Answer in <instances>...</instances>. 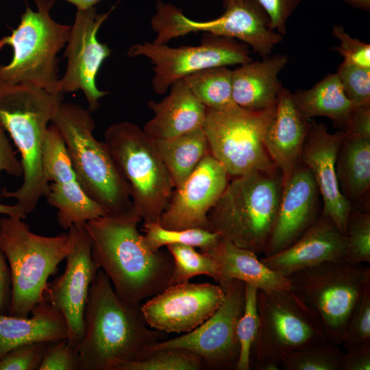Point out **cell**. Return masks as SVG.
<instances>
[{
  "mask_svg": "<svg viewBox=\"0 0 370 370\" xmlns=\"http://www.w3.org/2000/svg\"><path fill=\"white\" fill-rule=\"evenodd\" d=\"M135 211L106 214L85 225L91 240V254L123 302L137 306L169 286L174 267L168 251H153L138 225Z\"/></svg>",
  "mask_w": 370,
  "mask_h": 370,
  "instance_id": "1",
  "label": "cell"
},
{
  "mask_svg": "<svg viewBox=\"0 0 370 370\" xmlns=\"http://www.w3.org/2000/svg\"><path fill=\"white\" fill-rule=\"evenodd\" d=\"M165 339L166 333L147 324L141 304L122 301L99 269L89 290L77 370H115L121 362L144 359Z\"/></svg>",
  "mask_w": 370,
  "mask_h": 370,
  "instance_id": "2",
  "label": "cell"
},
{
  "mask_svg": "<svg viewBox=\"0 0 370 370\" xmlns=\"http://www.w3.org/2000/svg\"><path fill=\"white\" fill-rule=\"evenodd\" d=\"M62 99V95L29 84H0V123L20 152L23 169L21 186L15 190L4 189L1 197L15 199L27 215L48 191L42 162L44 143L48 124Z\"/></svg>",
  "mask_w": 370,
  "mask_h": 370,
  "instance_id": "3",
  "label": "cell"
},
{
  "mask_svg": "<svg viewBox=\"0 0 370 370\" xmlns=\"http://www.w3.org/2000/svg\"><path fill=\"white\" fill-rule=\"evenodd\" d=\"M61 134L78 182L106 214L134 211L130 186L103 141L93 136L88 109L61 101L51 121Z\"/></svg>",
  "mask_w": 370,
  "mask_h": 370,
  "instance_id": "4",
  "label": "cell"
},
{
  "mask_svg": "<svg viewBox=\"0 0 370 370\" xmlns=\"http://www.w3.org/2000/svg\"><path fill=\"white\" fill-rule=\"evenodd\" d=\"M283 188L280 171H251L234 177L208 214L210 230L239 247L264 253Z\"/></svg>",
  "mask_w": 370,
  "mask_h": 370,
  "instance_id": "5",
  "label": "cell"
},
{
  "mask_svg": "<svg viewBox=\"0 0 370 370\" xmlns=\"http://www.w3.org/2000/svg\"><path fill=\"white\" fill-rule=\"evenodd\" d=\"M71 247L69 232L41 236L32 232L22 219L0 217V249L11 274L8 314L29 315L34 306L45 298L47 280L58 272Z\"/></svg>",
  "mask_w": 370,
  "mask_h": 370,
  "instance_id": "6",
  "label": "cell"
},
{
  "mask_svg": "<svg viewBox=\"0 0 370 370\" xmlns=\"http://www.w3.org/2000/svg\"><path fill=\"white\" fill-rule=\"evenodd\" d=\"M34 1L38 10L27 4L18 27L0 39V50L8 45L13 52L8 64H0V84H29L62 95L58 91L57 55L67 43L71 26L50 16L54 0Z\"/></svg>",
  "mask_w": 370,
  "mask_h": 370,
  "instance_id": "7",
  "label": "cell"
},
{
  "mask_svg": "<svg viewBox=\"0 0 370 370\" xmlns=\"http://www.w3.org/2000/svg\"><path fill=\"white\" fill-rule=\"evenodd\" d=\"M103 142L130 186L134 211L144 222H159L175 186L153 140L121 121L106 129Z\"/></svg>",
  "mask_w": 370,
  "mask_h": 370,
  "instance_id": "8",
  "label": "cell"
},
{
  "mask_svg": "<svg viewBox=\"0 0 370 370\" xmlns=\"http://www.w3.org/2000/svg\"><path fill=\"white\" fill-rule=\"evenodd\" d=\"M288 278L292 291L319 318L328 341L341 345L354 308L370 288V267L329 261L297 271Z\"/></svg>",
  "mask_w": 370,
  "mask_h": 370,
  "instance_id": "9",
  "label": "cell"
},
{
  "mask_svg": "<svg viewBox=\"0 0 370 370\" xmlns=\"http://www.w3.org/2000/svg\"><path fill=\"white\" fill-rule=\"evenodd\" d=\"M259 325L253 352L255 369L279 370L283 354L328 341L311 308L295 292L258 289Z\"/></svg>",
  "mask_w": 370,
  "mask_h": 370,
  "instance_id": "10",
  "label": "cell"
},
{
  "mask_svg": "<svg viewBox=\"0 0 370 370\" xmlns=\"http://www.w3.org/2000/svg\"><path fill=\"white\" fill-rule=\"evenodd\" d=\"M223 8L219 17L198 21L186 16L173 4L158 1L151 20V28L156 34L153 42L166 44L189 33L205 32L234 38L264 58L282 41L283 36L271 28L268 15L255 0H224Z\"/></svg>",
  "mask_w": 370,
  "mask_h": 370,
  "instance_id": "11",
  "label": "cell"
},
{
  "mask_svg": "<svg viewBox=\"0 0 370 370\" xmlns=\"http://www.w3.org/2000/svg\"><path fill=\"white\" fill-rule=\"evenodd\" d=\"M276 103L262 110L241 107L230 111L207 108L204 130L210 153L236 177L251 171H280L264 145V136Z\"/></svg>",
  "mask_w": 370,
  "mask_h": 370,
  "instance_id": "12",
  "label": "cell"
},
{
  "mask_svg": "<svg viewBox=\"0 0 370 370\" xmlns=\"http://www.w3.org/2000/svg\"><path fill=\"white\" fill-rule=\"evenodd\" d=\"M201 41L199 45L179 47L146 41L131 46L127 55L150 60L154 72L151 86L159 95L175 82L198 71L252 61L249 47L234 38L207 34Z\"/></svg>",
  "mask_w": 370,
  "mask_h": 370,
  "instance_id": "13",
  "label": "cell"
},
{
  "mask_svg": "<svg viewBox=\"0 0 370 370\" xmlns=\"http://www.w3.org/2000/svg\"><path fill=\"white\" fill-rule=\"evenodd\" d=\"M245 288V282L230 280L223 288L225 297L221 305L210 317L190 332L156 343L149 352L181 347L197 354L203 369H235L240 352L236 325L244 308Z\"/></svg>",
  "mask_w": 370,
  "mask_h": 370,
  "instance_id": "14",
  "label": "cell"
},
{
  "mask_svg": "<svg viewBox=\"0 0 370 370\" xmlns=\"http://www.w3.org/2000/svg\"><path fill=\"white\" fill-rule=\"evenodd\" d=\"M71 241L64 273L48 283L45 295L64 316L69 345L78 352L84 334V312L90 286L99 267L91 254V240L85 223L69 229Z\"/></svg>",
  "mask_w": 370,
  "mask_h": 370,
  "instance_id": "15",
  "label": "cell"
},
{
  "mask_svg": "<svg viewBox=\"0 0 370 370\" xmlns=\"http://www.w3.org/2000/svg\"><path fill=\"white\" fill-rule=\"evenodd\" d=\"M113 8L103 14H97L95 7L77 10L64 51L67 66L59 79V93L82 90L90 112L97 110L99 99L109 94L99 90L96 83L101 66L112 52L107 44L98 40L97 32Z\"/></svg>",
  "mask_w": 370,
  "mask_h": 370,
  "instance_id": "16",
  "label": "cell"
},
{
  "mask_svg": "<svg viewBox=\"0 0 370 370\" xmlns=\"http://www.w3.org/2000/svg\"><path fill=\"white\" fill-rule=\"evenodd\" d=\"M225 291L219 284L170 285L141 304L147 324L166 334L186 333L210 317L221 305Z\"/></svg>",
  "mask_w": 370,
  "mask_h": 370,
  "instance_id": "17",
  "label": "cell"
},
{
  "mask_svg": "<svg viewBox=\"0 0 370 370\" xmlns=\"http://www.w3.org/2000/svg\"><path fill=\"white\" fill-rule=\"evenodd\" d=\"M43 170L49 183L45 195L57 210V221L64 230L106 214L84 191L73 168L65 143L56 126L49 125L43 148Z\"/></svg>",
  "mask_w": 370,
  "mask_h": 370,
  "instance_id": "18",
  "label": "cell"
},
{
  "mask_svg": "<svg viewBox=\"0 0 370 370\" xmlns=\"http://www.w3.org/2000/svg\"><path fill=\"white\" fill-rule=\"evenodd\" d=\"M225 167L210 153L175 187L159 223L164 228L210 230L208 214L229 183Z\"/></svg>",
  "mask_w": 370,
  "mask_h": 370,
  "instance_id": "19",
  "label": "cell"
},
{
  "mask_svg": "<svg viewBox=\"0 0 370 370\" xmlns=\"http://www.w3.org/2000/svg\"><path fill=\"white\" fill-rule=\"evenodd\" d=\"M343 131L328 132L322 123H309L299 161L312 173L322 199L321 214L330 218L345 234L352 204L340 191L336 173V159Z\"/></svg>",
  "mask_w": 370,
  "mask_h": 370,
  "instance_id": "20",
  "label": "cell"
},
{
  "mask_svg": "<svg viewBox=\"0 0 370 370\" xmlns=\"http://www.w3.org/2000/svg\"><path fill=\"white\" fill-rule=\"evenodd\" d=\"M319 190L310 170L300 161L284 186L277 219L264 251L276 254L297 241L317 220Z\"/></svg>",
  "mask_w": 370,
  "mask_h": 370,
  "instance_id": "21",
  "label": "cell"
},
{
  "mask_svg": "<svg viewBox=\"0 0 370 370\" xmlns=\"http://www.w3.org/2000/svg\"><path fill=\"white\" fill-rule=\"evenodd\" d=\"M346 241L333 221L321 214L317 220L291 245L260 258L267 267L288 277L324 262H345Z\"/></svg>",
  "mask_w": 370,
  "mask_h": 370,
  "instance_id": "22",
  "label": "cell"
},
{
  "mask_svg": "<svg viewBox=\"0 0 370 370\" xmlns=\"http://www.w3.org/2000/svg\"><path fill=\"white\" fill-rule=\"evenodd\" d=\"M309 123L297 108L293 93L283 87L264 136L265 147L282 176L283 186L299 162Z\"/></svg>",
  "mask_w": 370,
  "mask_h": 370,
  "instance_id": "23",
  "label": "cell"
},
{
  "mask_svg": "<svg viewBox=\"0 0 370 370\" xmlns=\"http://www.w3.org/2000/svg\"><path fill=\"white\" fill-rule=\"evenodd\" d=\"M147 106L154 116L143 129L153 140L171 138L204 127L207 108L183 79L173 83L163 99L150 100Z\"/></svg>",
  "mask_w": 370,
  "mask_h": 370,
  "instance_id": "24",
  "label": "cell"
},
{
  "mask_svg": "<svg viewBox=\"0 0 370 370\" xmlns=\"http://www.w3.org/2000/svg\"><path fill=\"white\" fill-rule=\"evenodd\" d=\"M288 56L275 54L262 61L253 60L232 71V97L237 106L259 111L274 105L283 88L278 78Z\"/></svg>",
  "mask_w": 370,
  "mask_h": 370,
  "instance_id": "25",
  "label": "cell"
},
{
  "mask_svg": "<svg viewBox=\"0 0 370 370\" xmlns=\"http://www.w3.org/2000/svg\"><path fill=\"white\" fill-rule=\"evenodd\" d=\"M219 264L223 288L232 280H241L258 289L273 291H292L288 277L267 267L251 250L241 248L222 238L205 251Z\"/></svg>",
  "mask_w": 370,
  "mask_h": 370,
  "instance_id": "26",
  "label": "cell"
},
{
  "mask_svg": "<svg viewBox=\"0 0 370 370\" xmlns=\"http://www.w3.org/2000/svg\"><path fill=\"white\" fill-rule=\"evenodd\" d=\"M30 314L17 317L0 314V359L13 348L25 343L67 339L65 319L47 297L34 306Z\"/></svg>",
  "mask_w": 370,
  "mask_h": 370,
  "instance_id": "27",
  "label": "cell"
},
{
  "mask_svg": "<svg viewBox=\"0 0 370 370\" xmlns=\"http://www.w3.org/2000/svg\"><path fill=\"white\" fill-rule=\"evenodd\" d=\"M336 173L342 195L352 204L370 189V138L345 134L336 159Z\"/></svg>",
  "mask_w": 370,
  "mask_h": 370,
  "instance_id": "28",
  "label": "cell"
},
{
  "mask_svg": "<svg viewBox=\"0 0 370 370\" xmlns=\"http://www.w3.org/2000/svg\"><path fill=\"white\" fill-rule=\"evenodd\" d=\"M295 104L306 120L316 116L330 119L343 130L348 116L356 104L345 95L336 73L327 75L314 86L293 93Z\"/></svg>",
  "mask_w": 370,
  "mask_h": 370,
  "instance_id": "29",
  "label": "cell"
},
{
  "mask_svg": "<svg viewBox=\"0 0 370 370\" xmlns=\"http://www.w3.org/2000/svg\"><path fill=\"white\" fill-rule=\"evenodd\" d=\"M152 140L175 187L182 184L210 153L204 128L171 138Z\"/></svg>",
  "mask_w": 370,
  "mask_h": 370,
  "instance_id": "30",
  "label": "cell"
},
{
  "mask_svg": "<svg viewBox=\"0 0 370 370\" xmlns=\"http://www.w3.org/2000/svg\"><path fill=\"white\" fill-rule=\"evenodd\" d=\"M232 70L227 66L204 69L182 79L193 95L207 108L230 111L239 108L232 97Z\"/></svg>",
  "mask_w": 370,
  "mask_h": 370,
  "instance_id": "31",
  "label": "cell"
},
{
  "mask_svg": "<svg viewBox=\"0 0 370 370\" xmlns=\"http://www.w3.org/2000/svg\"><path fill=\"white\" fill-rule=\"evenodd\" d=\"M173 257L174 267L169 286L188 282L195 276L205 275L217 283L221 278L219 264L206 252L197 251L195 247L180 244L166 246Z\"/></svg>",
  "mask_w": 370,
  "mask_h": 370,
  "instance_id": "32",
  "label": "cell"
},
{
  "mask_svg": "<svg viewBox=\"0 0 370 370\" xmlns=\"http://www.w3.org/2000/svg\"><path fill=\"white\" fill-rule=\"evenodd\" d=\"M328 341L306 345L282 355L283 370H341L343 352Z\"/></svg>",
  "mask_w": 370,
  "mask_h": 370,
  "instance_id": "33",
  "label": "cell"
},
{
  "mask_svg": "<svg viewBox=\"0 0 370 370\" xmlns=\"http://www.w3.org/2000/svg\"><path fill=\"white\" fill-rule=\"evenodd\" d=\"M145 241L153 251L164 246L180 244L199 248L205 252L221 238L215 232L199 228L171 230L163 227L159 222H144Z\"/></svg>",
  "mask_w": 370,
  "mask_h": 370,
  "instance_id": "34",
  "label": "cell"
},
{
  "mask_svg": "<svg viewBox=\"0 0 370 370\" xmlns=\"http://www.w3.org/2000/svg\"><path fill=\"white\" fill-rule=\"evenodd\" d=\"M202 360L195 353L181 347L151 351L143 360L121 362L115 370H199Z\"/></svg>",
  "mask_w": 370,
  "mask_h": 370,
  "instance_id": "35",
  "label": "cell"
},
{
  "mask_svg": "<svg viewBox=\"0 0 370 370\" xmlns=\"http://www.w3.org/2000/svg\"><path fill=\"white\" fill-rule=\"evenodd\" d=\"M257 293V287L245 284L244 308L236 325L240 352L235 370L251 368V354L259 325Z\"/></svg>",
  "mask_w": 370,
  "mask_h": 370,
  "instance_id": "36",
  "label": "cell"
},
{
  "mask_svg": "<svg viewBox=\"0 0 370 370\" xmlns=\"http://www.w3.org/2000/svg\"><path fill=\"white\" fill-rule=\"evenodd\" d=\"M345 262L356 264L370 262V212L352 208L345 232Z\"/></svg>",
  "mask_w": 370,
  "mask_h": 370,
  "instance_id": "37",
  "label": "cell"
},
{
  "mask_svg": "<svg viewBox=\"0 0 370 370\" xmlns=\"http://www.w3.org/2000/svg\"><path fill=\"white\" fill-rule=\"evenodd\" d=\"M336 74L349 100L358 104H370V69L343 62Z\"/></svg>",
  "mask_w": 370,
  "mask_h": 370,
  "instance_id": "38",
  "label": "cell"
},
{
  "mask_svg": "<svg viewBox=\"0 0 370 370\" xmlns=\"http://www.w3.org/2000/svg\"><path fill=\"white\" fill-rule=\"evenodd\" d=\"M370 343V288H367L354 308L341 345L352 346Z\"/></svg>",
  "mask_w": 370,
  "mask_h": 370,
  "instance_id": "39",
  "label": "cell"
},
{
  "mask_svg": "<svg viewBox=\"0 0 370 370\" xmlns=\"http://www.w3.org/2000/svg\"><path fill=\"white\" fill-rule=\"evenodd\" d=\"M47 344L38 341L13 348L0 359V370H38Z\"/></svg>",
  "mask_w": 370,
  "mask_h": 370,
  "instance_id": "40",
  "label": "cell"
},
{
  "mask_svg": "<svg viewBox=\"0 0 370 370\" xmlns=\"http://www.w3.org/2000/svg\"><path fill=\"white\" fill-rule=\"evenodd\" d=\"M332 34L339 41V45L333 49L343 58V62L370 69L369 44L352 38L340 25L333 26Z\"/></svg>",
  "mask_w": 370,
  "mask_h": 370,
  "instance_id": "41",
  "label": "cell"
},
{
  "mask_svg": "<svg viewBox=\"0 0 370 370\" xmlns=\"http://www.w3.org/2000/svg\"><path fill=\"white\" fill-rule=\"evenodd\" d=\"M77 352L67 339L48 342L38 370H77Z\"/></svg>",
  "mask_w": 370,
  "mask_h": 370,
  "instance_id": "42",
  "label": "cell"
},
{
  "mask_svg": "<svg viewBox=\"0 0 370 370\" xmlns=\"http://www.w3.org/2000/svg\"><path fill=\"white\" fill-rule=\"evenodd\" d=\"M269 16L270 27L282 36L286 34V23L302 0H255Z\"/></svg>",
  "mask_w": 370,
  "mask_h": 370,
  "instance_id": "43",
  "label": "cell"
},
{
  "mask_svg": "<svg viewBox=\"0 0 370 370\" xmlns=\"http://www.w3.org/2000/svg\"><path fill=\"white\" fill-rule=\"evenodd\" d=\"M2 171L16 177L23 176V174L21 160L16 157L6 130L0 123V173ZM1 197L0 188V202Z\"/></svg>",
  "mask_w": 370,
  "mask_h": 370,
  "instance_id": "44",
  "label": "cell"
},
{
  "mask_svg": "<svg viewBox=\"0 0 370 370\" xmlns=\"http://www.w3.org/2000/svg\"><path fill=\"white\" fill-rule=\"evenodd\" d=\"M342 131L347 135L370 138V104L356 103Z\"/></svg>",
  "mask_w": 370,
  "mask_h": 370,
  "instance_id": "45",
  "label": "cell"
},
{
  "mask_svg": "<svg viewBox=\"0 0 370 370\" xmlns=\"http://www.w3.org/2000/svg\"><path fill=\"white\" fill-rule=\"evenodd\" d=\"M370 343L352 346L343 352L341 370H369Z\"/></svg>",
  "mask_w": 370,
  "mask_h": 370,
  "instance_id": "46",
  "label": "cell"
},
{
  "mask_svg": "<svg viewBox=\"0 0 370 370\" xmlns=\"http://www.w3.org/2000/svg\"><path fill=\"white\" fill-rule=\"evenodd\" d=\"M10 298V270L5 256L0 249V314H8Z\"/></svg>",
  "mask_w": 370,
  "mask_h": 370,
  "instance_id": "47",
  "label": "cell"
},
{
  "mask_svg": "<svg viewBox=\"0 0 370 370\" xmlns=\"http://www.w3.org/2000/svg\"><path fill=\"white\" fill-rule=\"evenodd\" d=\"M0 214L25 219L27 214L16 205H7L0 202Z\"/></svg>",
  "mask_w": 370,
  "mask_h": 370,
  "instance_id": "48",
  "label": "cell"
},
{
  "mask_svg": "<svg viewBox=\"0 0 370 370\" xmlns=\"http://www.w3.org/2000/svg\"><path fill=\"white\" fill-rule=\"evenodd\" d=\"M69 2L77 8V10H86L95 7L101 0H62Z\"/></svg>",
  "mask_w": 370,
  "mask_h": 370,
  "instance_id": "49",
  "label": "cell"
},
{
  "mask_svg": "<svg viewBox=\"0 0 370 370\" xmlns=\"http://www.w3.org/2000/svg\"><path fill=\"white\" fill-rule=\"evenodd\" d=\"M349 5L365 11L370 10V0H341Z\"/></svg>",
  "mask_w": 370,
  "mask_h": 370,
  "instance_id": "50",
  "label": "cell"
}]
</instances>
